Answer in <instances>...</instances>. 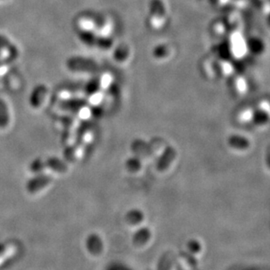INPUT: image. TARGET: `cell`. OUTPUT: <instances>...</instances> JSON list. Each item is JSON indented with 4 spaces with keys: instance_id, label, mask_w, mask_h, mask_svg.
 <instances>
[{
    "instance_id": "obj_1",
    "label": "cell",
    "mask_w": 270,
    "mask_h": 270,
    "mask_svg": "<svg viewBox=\"0 0 270 270\" xmlns=\"http://www.w3.org/2000/svg\"><path fill=\"white\" fill-rule=\"evenodd\" d=\"M67 67L71 71L79 72H96L98 70V64L95 61L81 56H74L69 59Z\"/></svg>"
},
{
    "instance_id": "obj_2",
    "label": "cell",
    "mask_w": 270,
    "mask_h": 270,
    "mask_svg": "<svg viewBox=\"0 0 270 270\" xmlns=\"http://www.w3.org/2000/svg\"><path fill=\"white\" fill-rule=\"evenodd\" d=\"M89 141H91V135L89 133H85L83 134L77 143L74 145L73 147L69 148L68 150L65 152V157L68 161L74 162L79 159V157L83 154V151L85 149L86 146L89 144Z\"/></svg>"
},
{
    "instance_id": "obj_3",
    "label": "cell",
    "mask_w": 270,
    "mask_h": 270,
    "mask_svg": "<svg viewBox=\"0 0 270 270\" xmlns=\"http://www.w3.org/2000/svg\"><path fill=\"white\" fill-rule=\"evenodd\" d=\"M150 20L154 28L163 24L165 17V7L162 0H152L150 4Z\"/></svg>"
},
{
    "instance_id": "obj_4",
    "label": "cell",
    "mask_w": 270,
    "mask_h": 270,
    "mask_svg": "<svg viewBox=\"0 0 270 270\" xmlns=\"http://www.w3.org/2000/svg\"><path fill=\"white\" fill-rule=\"evenodd\" d=\"M79 37L84 44L89 46L98 47L103 49H107L111 47V40L110 39L96 37V35L88 32H83L82 34H80Z\"/></svg>"
},
{
    "instance_id": "obj_5",
    "label": "cell",
    "mask_w": 270,
    "mask_h": 270,
    "mask_svg": "<svg viewBox=\"0 0 270 270\" xmlns=\"http://www.w3.org/2000/svg\"><path fill=\"white\" fill-rule=\"evenodd\" d=\"M51 182H52V177L50 175H38L28 182L27 184V190L29 193H36L51 184Z\"/></svg>"
},
{
    "instance_id": "obj_6",
    "label": "cell",
    "mask_w": 270,
    "mask_h": 270,
    "mask_svg": "<svg viewBox=\"0 0 270 270\" xmlns=\"http://www.w3.org/2000/svg\"><path fill=\"white\" fill-rule=\"evenodd\" d=\"M0 51L7 53L6 62L14 61L18 56V48L3 34H0Z\"/></svg>"
},
{
    "instance_id": "obj_7",
    "label": "cell",
    "mask_w": 270,
    "mask_h": 270,
    "mask_svg": "<svg viewBox=\"0 0 270 270\" xmlns=\"http://www.w3.org/2000/svg\"><path fill=\"white\" fill-rule=\"evenodd\" d=\"M175 158V149L171 147H167L165 152L163 153V156L160 159L159 163L157 164V169L160 172L165 171Z\"/></svg>"
},
{
    "instance_id": "obj_8",
    "label": "cell",
    "mask_w": 270,
    "mask_h": 270,
    "mask_svg": "<svg viewBox=\"0 0 270 270\" xmlns=\"http://www.w3.org/2000/svg\"><path fill=\"white\" fill-rule=\"evenodd\" d=\"M47 95V88L44 85L37 86L30 96V104L34 108L40 107Z\"/></svg>"
},
{
    "instance_id": "obj_9",
    "label": "cell",
    "mask_w": 270,
    "mask_h": 270,
    "mask_svg": "<svg viewBox=\"0 0 270 270\" xmlns=\"http://www.w3.org/2000/svg\"><path fill=\"white\" fill-rule=\"evenodd\" d=\"M43 169L44 168H49L54 171L59 172V173H64L68 170V166L64 162H62L60 159L52 157L47 160L46 162H42Z\"/></svg>"
},
{
    "instance_id": "obj_10",
    "label": "cell",
    "mask_w": 270,
    "mask_h": 270,
    "mask_svg": "<svg viewBox=\"0 0 270 270\" xmlns=\"http://www.w3.org/2000/svg\"><path fill=\"white\" fill-rule=\"evenodd\" d=\"M10 114L8 106L2 98H0V128H5L9 125Z\"/></svg>"
},
{
    "instance_id": "obj_11",
    "label": "cell",
    "mask_w": 270,
    "mask_h": 270,
    "mask_svg": "<svg viewBox=\"0 0 270 270\" xmlns=\"http://www.w3.org/2000/svg\"><path fill=\"white\" fill-rule=\"evenodd\" d=\"M130 50L126 44H122L117 48L115 52H114V58L118 61H126L128 58Z\"/></svg>"
},
{
    "instance_id": "obj_12",
    "label": "cell",
    "mask_w": 270,
    "mask_h": 270,
    "mask_svg": "<svg viewBox=\"0 0 270 270\" xmlns=\"http://www.w3.org/2000/svg\"><path fill=\"white\" fill-rule=\"evenodd\" d=\"M153 56L156 58H163L168 54V49H166L165 46L161 45V46L156 47L155 49H153Z\"/></svg>"
},
{
    "instance_id": "obj_13",
    "label": "cell",
    "mask_w": 270,
    "mask_h": 270,
    "mask_svg": "<svg viewBox=\"0 0 270 270\" xmlns=\"http://www.w3.org/2000/svg\"><path fill=\"white\" fill-rule=\"evenodd\" d=\"M140 167H141V164H140L138 161H136V160L134 159L129 160L127 163H126V168H127L130 171H137V170H139V169H140Z\"/></svg>"
},
{
    "instance_id": "obj_14",
    "label": "cell",
    "mask_w": 270,
    "mask_h": 270,
    "mask_svg": "<svg viewBox=\"0 0 270 270\" xmlns=\"http://www.w3.org/2000/svg\"><path fill=\"white\" fill-rule=\"evenodd\" d=\"M6 59L2 58V55H1V51H0V66H3V65L6 64Z\"/></svg>"
}]
</instances>
